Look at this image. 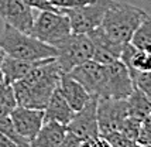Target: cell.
<instances>
[{"label":"cell","instance_id":"6da1fadb","mask_svg":"<svg viewBox=\"0 0 151 147\" xmlns=\"http://www.w3.org/2000/svg\"><path fill=\"white\" fill-rule=\"evenodd\" d=\"M61 74L55 58L40 61L23 79L12 85L17 105L44 110L52 92L58 88Z\"/></svg>","mask_w":151,"mask_h":147},{"label":"cell","instance_id":"7a4b0ae2","mask_svg":"<svg viewBox=\"0 0 151 147\" xmlns=\"http://www.w3.org/2000/svg\"><path fill=\"white\" fill-rule=\"evenodd\" d=\"M0 48L6 55L26 61H41L57 57V50L44 41L4 24L0 34Z\"/></svg>","mask_w":151,"mask_h":147},{"label":"cell","instance_id":"3957f363","mask_svg":"<svg viewBox=\"0 0 151 147\" xmlns=\"http://www.w3.org/2000/svg\"><path fill=\"white\" fill-rule=\"evenodd\" d=\"M150 14L145 10L126 3L112 0L106 10L100 27L107 35L122 44L129 43L138 24Z\"/></svg>","mask_w":151,"mask_h":147},{"label":"cell","instance_id":"277c9868","mask_svg":"<svg viewBox=\"0 0 151 147\" xmlns=\"http://www.w3.org/2000/svg\"><path fill=\"white\" fill-rule=\"evenodd\" d=\"M54 47L57 50L55 61L64 74H68L75 67L92 60L93 47L88 34L71 33Z\"/></svg>","mask_w":151,"mask_h":147},{"label":"cell","instance_id":"5b68a950","mask_svg":"<svg viewBox=\"0 0 151 147\" xmlns=\"http://www.w3.org/2000/svg\"><path fill=\"white\" fill-rule=\"evenodd\" d=\"M71 33L72 30L68 17L59 10H38V14L34 16V23L30 31L33 37L50 45H55Z\"/></svg>","mask_w":151,"mask_h":147},{"label":"cell","instance_id":"8992f818","mask_svg":"<svg viewBox=\"0 0 151 147\" xmlns=\"http://www.w3.org/2000/svg\"><path fill=\"white\" fill-rule=\"evenodd\" d=\"M112 0H93L92 3L72 9H59L69 20L72 33L88 34L102 24L107 7Z\"/></svg>","mask_w":151,"mask_h":147},{"label":"cell","instance_id":"52a82bcc","mask_svg":"<svg viewBox=\"0 0 151 147\" xmlns=\"http://www.w3.org/2000/svg\"><path fill=\"white\" fill-rule=\"evenodd\" d=\"M129 116L126 99L98 98L96 117H98L99 136H105L120 129L122 123Z\"/></svg>","mask_w":151,"mask_h":147},{"label":"cell","instance_id":"ba28073f","mask_svg":"<svg viewBox=\"0 0 151 147\" xmlns=\"http://www.w3.org/2000/svg\"><path fill=\"white\" fill-rule=\"evenodd\" d=\"M106 81L102 98L110 99H126L134 89L129 69L120 60L105 65Z\"/></svg>","mask_w":151,"mask_h":147},{"label":"cell","instance_id":"9c48e42d","mask_svg":"<svg viewBox=\"0 0 151 147\" xmlns=\"http://www.w3.org/2000/svg\"><path fill=\"white\" fill-rule=\"evenodd\" d=\"M68 74L75 81H78L91 96H96V98L103 96L106 81L105 65L95 62L93 60H89L71 69Z\"/></svg>","mask_w":151,"mask_h":147},{"label":"cell","instance_id":"30bf717a","mask_svg":"<svg viewBox=\"0 0 151 147\" xmlns=\"http://www.w3.org/2000/svg\"><path fill=\"white\" fill-rule=\"evenodd\" d=\"M96 105H98V98L92 96L81 110L73 113L72 119L66 125V132L75 134L79 139H88V137L96 139V137H99Z\"/></svg>","mask_w":151,"mask_h":147},{"label":"cell","instance_id":"8fae6325","mask_svg":"<svg viewBox=\"0 0 151 147\" xmlns=\"http://www.w3.org/2000/svg\"><path fill=\"white\" fill-rule=\"evenodd\" d=\"M0 19L4 24L30 34L34 23L33 9L23 0H0Z\"/></svg>","mask_w":151,"mask_h":147},{"label":"cell","instance_id":"7c38bea8","mask_svg":"<svg viewBox=\"0 0 151 147\" xmlns=\"http://www.w3.org/2000/svg\"><path fill=\"white\" fill-rule=\"evenodd\" d=\"M10 119L19 136L30 143L44 123V110L17 105L10 113Z\"/></svg>","mask_w":151,"mask_h":147},{"label":"cell","instance_id":"4fadbf2b","mask_svg":"<svg viewBox=\"0 0 151 147\" xmlns=\"http://www.w3.org/2000/svg\"><path fill=\"white\" fill-rule=\"evenodd\" d=\"M88 35L92 41V60L95 62H99L102 65H107V64L114 62L120 58L123 44L113 40L110 35H107L100 26L92 30L91 33H88Z\"/></svg>","mask_w":151,"mask_h":147},{"label":"cell","instance_id":"5bb4252c","mask_svg":"<svg viewBox=\"0 0 151 147\" xmlns=\"http://www.w3.org/2000/svg\"><path fill=\"white\" fill-rule=\"evenodd\" d=\"M58 89H59V92H61V95L68 102V105L72 107L73 112L81 110L89 102V99L92 98L85 91V88L82 86L78 81L73 79L69 74H64V72L61 74Z\"/></svg>","mask_w":151,"mask_h":147},{"label":"cell","instance_id":"9a60e30c","mask_svg":"<svg viewBox=\"0 0 151 147\" xmlns=\"http://www.w3.org/2000/svg\"><path fill=\"white\" fill-rule=\"evenodd\" d=\"M73 113L75 112L72 110V107L68 105L65 98L61 95L59 89L57 88L51 95L47 106L44 107V120H52L66 126L72 119Z\"/></svg>","mask_w":151,"mask_h":147},{"label":"cell","instance_id":"2e32d148","mask_svg":"<svg viewBox=\"0 0 151 147\" xmlns=\"http://www.w3.org/2000/svg\"><path fill=\"white\" fill-rule=\"evenodd\" d=\"M66 134V126L52 120H44L38 133L28 143V147H57Z\"/></svg>","mask_w":151,"mask_h":147},{"label":"cell","instance_id":"e0dca14e","mask_svg":"<svg viewBox=\"0 0 151 147\" xmlns=\"http://www.w3.org/2000/svg\"><path fill=\"white\" fill-rule=\"evenodd\" d=\"M38 62L40 61L19 60V58H13V57L6 55V57H4V61H3V65H1L3 81H4L6 84L13 85L14 82L23 79Z\"/></svg>","mask_w":151,"mask_h":147},{"label":"cell","instance_id":"ac0fdd59","mask_svg":"<svg viewBox=\"0 0 151 147\" xmlns=\"http://www.w3.org/2000/svg\"><path fill=\"white\" fill-rule=\"evenodd\" d=\"M119 60L127 68H133L138 71H150L151 69V54L148 51L138 50L130 43L123 44Z\"/></svg>","mask_w":151,"mask_h":147},{"label":"cell","instance_id":"d6986e66","mask_svg":"<svg viewBox=\"0 0 151 147\" xmlns=\"http://www.w3.org/2000/svg\"><path fill=\"white\" fill-rule=\"evenodd\" d=\"M127 102V112L129 116L136 117L143 120L145 117H148L151 113V98L144 92H141L140 89L134 88L132 94L126 98Z\"/></svg>","mask_w":151,"mask_h":147},{"label":"cell","instance_id":"ffe728a7","mask_svg":"<svg viewBox=\"0 0 151 147\" xmlns=\"http://www.w3.org/2000/svg\"><path fill=\"white\" fill-rule=\"evenodd\" d=\"M132 45H134L138 50L148 51L151 50V17L147 16L144 20L141 21L138 27L134 30L132 38L129 41Z\"/></svg>","mask_w":151,"mask_h":147},{"label":"cell","instance_id":"44dd1931","mask_svg":"<svg viewBox=\"0 0 151 147\" xmlns=\"http://www.w3.org/2000/svg\"><path fill=\"white\" fill-rule=\"evenodd\" d=\"M17 106V100L14 96L13 86L10 84H0V117L10 116L13 109Z\"/></svg>","mask_w":151,"mask_h":147},{"label":"cell","instance_id":"7402d4cb","mask_svg":"<svg viewBox=\"0 0 151 147\" xmlns=\"http://www.w3.org/2000/svg\"><path fill=\"white\" fill-rule=\"evenodd\" d=\"M130 78H132L133 86L140 89L141 92L148 95L151 98V74L150 71H138V69H133V68H127Z\"/></svg>","mask_w":151,"mask_h":147},{"label":"cell","instance_id":"603a6c76","mask_svg":"<svg viewBox=\"0 0 151 147\" xmlns=\"http://www.w3.org/2000/svg\"><path fill=\"white\" fill-rule=\"evenodd\" d=\"M0 133L6 134L7 137H10L12 140L17 144L19 147H28V141H26L21 136H19V133L16 132L10 116H4L0 117Z\"/></svg>","mask_w":151,"mask_h":147},{"label":"cell","instance_id":"cb8c5ba5","mask_svg":"<svg viewBox=\"0 0 151 147\" xmlns=\"http://www.w3.org/2000/svg\"><path fill=\"white\" fill-rule=\"evenodd\" d=\"M102 137H105L106 140L109 141L110 147H138V144L136 141L129 139V137H126L124 134L122 132H119V130L110 132V133L105 134Z\"/></svg>","mask_w":151,"mask_h":147},{"label":"cell","instance_id":"d4e9b609","mask_svg":"<svg viewBox=\"0 0 151 147\" xmlns=\"http://www.w3.org/2000/svg\"><path fill=\"white\" fill-rule=\"evenodd\" d=\"M140 119H136V117H132V116H127L124 119V122L122 123V126L119 129V132L124 134L126 137L132 139V140L136 141V137H137L138 129H140V125H141Z\"/></svg>","mask_w":151,"mask_h":147},{"label":"cell","instance_id":"484cf974","mask_svg":"<svg viewBox=\"0 0 151 147\" xmlns=\"http://www.w3.org/2000/svg\"><path fill=\"white\" fill-rule=\"evenodd\" d=\"M151 120H150V116L143 119L141 125H140V129H138V133L137 137H136V143L138 146H150L151 144Z\"/></svg>","mask_w":151,"mask_h":147},{"label":"cell","instance_id":"4316f807","mask_svg":"<svg viewBox=\"0 0 151 147\" xmlns=\"http://www.w3.org/2000/svg\"><path fill=\"white\" fill-rule=\"evenodd\" d=\"M50 4L55 9H72V7H81L92 3L93 0H48Z\"/></svg>","mask_w":151,"mask_h":147},{"label":"cell","instance_id":"83f0119b","mask_svg":"<svg viewBox=\"0 0 151 147\" xmlns=\"http://www.w3.org/2000/svg\"><path fill=\"white\" fill-rule=\"evenodd\" d=\"M27 6H30L31 9H37V10H51V12H57L58 9H55L54 6L50 4L48 0H23Z\"/></svg>","mask_w":151,"mask_h":147},{"label":"cell","instance_id":"f1b7e54d","mask_svg":"<svg viewBox=\"0 0 151 147\" xmlns=\"http://www.w3.org/2000/svg\"><path fill=\"white\" fill-rule=\"evenodd\" d=\"M79 141H81V139H79V137H76L75 134L69 133V132H66V134L64 136L62 141H61L57 147H78L79 146Z\"/></svg>","mask_w":151,"mask_h":147},{"label":"cell","instance_id":"f546056e","mask_svg":"<svg viewBox=\"0 0 151 147\" xmlns=\"http://www.w3.org/2000/svg\"><path fill=\"white\" fill-rule=\"evenodd\" d=\"M0 147H19L10 137H7L6 134L0 133Z\"/></svg>","mask_w":151,"mask_h":147},{"label":"cell","instance_id":"4dcf8cb0","mask_svg":"<svg viewBox=\"0 0 151 147\" xmlns=\"http://www.w3.org/2000/svg\"><path fill=\"white\" fill-rule=\"evenodd\" d=\"M93 147H110V144H109V141L106 140L105 137L99 136V137H96V140H95V146Z\"/></svg>","mask_w":151,"mask_h":147},{"label":"cell","instance_id":"1f68e13d","mask_svg":"<svg viewBox=\"0 0 151 147\" xmlns=\"http://www.w3.org/2000/svg\"><path fill=\"white\" fill-rule=\"evenodd\" d=\"M4 57H6V53L0 48V82H4V81H3V72H1V65H3Z\"/></svg>","mask_w":151,"mask_h":147}]
</instances>
